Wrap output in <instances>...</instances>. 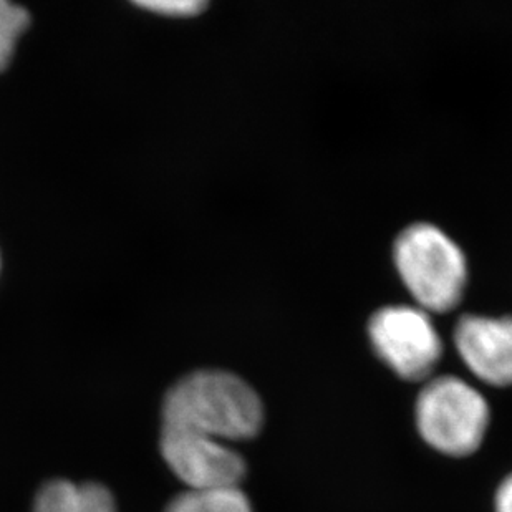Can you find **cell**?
I'll return each instance as SVG.
<instances>
[{
    "label": "cell",
    "instance_id": "obj_1",
    "mask_svg": "<svg viewBox=\"0 0 512 512\" xmlns=\"http://www.w3.org/2000/svg\"><path fill=\"white\" fill-rule=\"evenodd\" d=\"M264 406L249 383L223 370L181 378L163 403V428L218 441L251 440L261 431Z\"/></svg>",
    "mask_w": 512,
    "mask_h": 512
},
{
    "label": "cell",
    "instance_id": "obj_2",
    "mask_svg": "<svg viewBox=\"0 0 512 512\" xmlns=\"http://www.w3.org/2000/svg\"><path fill=\"white\" fill-rule=\"evenodd\" d=\"M393 257L418 307L446 312L458 305L468 281L461 247L435 224L415 223L398 234Z\"/></svg>",
    "mask_w": 512,
    "mask_h": 512
},
{
    "label": "cell",
    "instance_id": "obj_3",
    "mask_svg": "<svg viewBox=\"0 0 512 512\" xmlns=\"http://www.w3.org/2000/svg\"><path fill=\"white\" fill-rule=\"evenodd\" d=\"M421 438L443 455L464 458L479 450L489 428V405L461 378H433L415 405Z\"/></svg>",
    "mask_w": 512,
    "mask_h": 512
},
{
    "label": "cell",
    "instance_id": "obj_4",
    "mask_svg": "<svg viewBox=\"0 0 512 512\" xmlns=\"http://www.w3.org/2000/svg\"><path fill=\"white\" fill-rule=\"evenodd\" d=\"M373 350L398 377L420 382L430 377L443 355V340L430 314L418 305H387L368 322Z\"/></svg>",
    "mask_w": 512,
    "mask_h": 512
},
{
    "label": "cell",
    "instance_id": "obj_5",
    "mask_svg": "<svg viewBox=\"0 0 512 512\" xmlns=\"http://www.w3.org/2000/svg\"><path fill=\"white\" fill-rule=\"evenodd\" d=\"M161 455L188 491L239 488L246 463L223 441L191 431L163 428Z\"/></svg>",
    "mask_w": 512,
    "mask_h": 512
},
{
    "label": "cell",
    "instance_id": "obj_6",
    "mask_svg": "<svg viewBox=\"0 0 512 512\" xmlns=\"http://www.w3.org/2000/svg\"><path fill=\"white\" fill-rule=\"evenodd\" d=\"M455 345L479 380L493 387H511L512 315H463L455 327Z\"/></svg>",
    "mask_w": 512,
    "mask_h": 512
},
{
    "label": "cell",
    "instance_id": "obj_7",
    "mask_svg": "<svg viewBox=\"0 0 512 512\" xmlns=\"http://www.w3.org/2000/svg\"><path fill=\"white\" fill-rule=\"evenodd\" d=\"M34 512H116V506L112 494L102 484L57 479L40 489Z\"/></svg>",
    "mask_w": 512,
    "mask_h": 512
},
{
    "label": "cell",
    "instance_id": "obj_8",
    "mask_svg": "<svg viewBox=\"0 0 512 512\" xmlns=\"http://www.w3.org/2000/svg\"><path fill=\"white\" fill-rule=\"evenodd\" d=\"M165 512H254L251 501L239 488L184 491Z\"/></svg>",
    "mask_w": 512,
    "mask_h": 512
},
{
    "label": "cell",
    "instance_id": "obj_9",
    "mask_svg": "<svg viewBox=\"0 0 512 512\" xmlns=\"http://www.w3.org/2000/svg\"><path fill=\"white\" fill-rule=\"evenodd\" d=\"M29 22L27 10L0 0V72L9 65L17 40L29 27Z\"/></svg>",
    "mask_w": 512,
    "mask_h": 512
},
{
    "label": "cell",
    "instance_id": "obj_10",
    "mask_svg": "<svg viewBox=\"0 0 512 512\" xmlns=\"http://www.w3.org/2000/svg\"><path fill=\"white\" fill-rule=\"evenodd\" d=\"M143 9L151 10L168 17H189L198 15L206 9L208 4L204 0H151V2H138Z\"/></svg>",
    "mask_w": 512,
    "mask_h": 512
},
{
    "label": "cell",
    "instance_id": "obj_11",
    "mask_svg": "<svg viewBox=\"0 0 512 512\" xmlns=\"http://www.w3.org/2000/svg\"><path fill=\"white\" fill-rule=\"evenodd\" d=\"M496 512H512V474L504 479L494 499Z\"/></svg>",
    "mask_w": 512,
    "mask_h": 512
}]
</instances>
